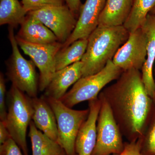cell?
<instances>
[{
	"mask_svg": "<svg viewBox=\"0 0 155 155\" xmlns=\"http://www.w3.org/2000/svg\"><path fill=\"white\" fill-rule=\"evenodd\" d=\"M44 97L55 115L58 130L57 142L67 155H77L75 140L81 125L88 117L89 109L73 110L64 104L61 100Z\"/></svg>",
	"mask_w": 155,
	"mask_h": 155,
	"instance_id": "5",
	"label": "cell"
},
{
	"mask_svg": "<svg viewBox=\"0 0 155 155\" xmlns=\"http://www.w3.org/2000/svg\"><path fill=\"white\" fill-rule=\"evenodd\" d=\"M10 138H11V135L5 124L0 121V143L2 144Z\"/></svg>",
	"mask_w": 155,
	"mask_h": 155,
	"instance_id": "27",
	"label": "cell"
},
{
	"mask_svg": "<svg viewBox=\"0 0 155 155\" xmlns=\"http://www.w3.org/2000/svg\"><path fill=\"white\" fill-rule=\"evenodd\" d=\"M153 75H154L155 78V68L154 70H153ZM154 104L155 105V91L154 93L153 96V97L152 98Z\"/></svg>",
	"mask_w": 155,
	"mask_h": 155,
	"instance_id": "29",
	"label": "cell"
},
{
	"mask_svg": "<svg viewBox=\"0 0 155 155\" xmlns=\"http://www.w3.org/2000/svg\"><path fill=\"white\" fill-rule=\"evenodd\" d=\"M82 67L80 61L56 71L45 90V97L61 100L68 88L82 77Z\"/></svg>",
	"mask_w": 155,
	"mask_h": 155,
	"instance_id": "14",
	"label": "cell"
},
{
	"mask_svg": "<svg viewBox=\"0 0 155 155\" xmlns=\"http://www.w3.org/2000/svg\"><path fill=\"white\" fill-rule=\"evenodd\" d=\"M106 1L86 0L81 7L80 14L75 29L67 41L62 45V48L67 47L78 40L88 38L98 25L100 15Z\"/></svg>",
	"mask_w": 155,
	"mask_h": 155,
	"instance_id": "11",
	"label": "cell"
},
{
	"mask_svg": "<svg viewBox=\"0 0 155 155\" xmlns=\"http://www.w3.org/2000/svg\"><path fill=\"white\" fill-rule=\"evenodd\" d=\"M22 4L28 13L46 7L64 5V0H22Z\"/></svg>",
	"mask_w": 155,
	"mask_h": 155,
	"instance_id": "23",
	"label": "cell"
},
{
	"mask_svg": "<svg viewBox=\"0 0 155 155\" xmlns=\"http://www.w3.org/2000/svg\"><path fill=\"white\" fill-rule=\"evenodd\" d=\"M18 145L10 138L0 146V155H24Z\"/></svg>",
	"mask_w": 155,
	"mask_h": 155,
	"instance_id": "25",
	"label": "cell"
},
{
	"mask_svg": "<svg viewBox=\"0 0 155 155\" xmlns=\"http://www.w3.org/2000/svg\"><path fill=\"white\" fill-rule=\"evenodd\" d=\"M7 97L8 114L4 122L24 155H29L26 132L34 114L31 98L13 84Z\"/></svg>",
	"mask_w": 155,
	"mask_h": 155,
	"instance_id": "3",
	"label": "cell"
},
{
	"mask_svg": "<svg viewBox=\"0 0 155 155\" xmlns=\"http://www.w3.org/2000/svg\"><path fill=\"white\" fill-rule=\"evenodd\" d=\"M147 37V58L141 69L142 79L148 94L153 96L155 82L153 75L155 61V16L149 14L141 26Z\"/></svg>",
	"mask_w": 155,
	"mask_h": 155,
	"instance_id": "13",
	"label": "cell"
},
{
	"mask_svg": "<svg viewBox=\"0 0 155 155\" xmlns=\"http://www.w3.org/2000/svg\"><path fill=\"white\" fill-rule=\"evenodd\" d=\"M155 7V0H134L130 15L123 26L129 32L140 28Z\"/></svg>",
	"mask_w": 155,
	"mask_h": 155,
	"instance_id": "21",
	"label": "cell"
},
{
	"mask_svg": "<svg viewBox=\"0 0 155 155\" xmlns=\"http://www.w3.org/2000/svg\"><path fill=\"white\" fill-rule=\"evenodd\" d=\"M9 38L12 53L8 64L9 80L20 91L31 98L37 97L39 79L33 61L23 58L19 51L14 28L10 26Z\"/></svg>",
	"mask_w": 155,
	"mask_h": 155,
	"instance_id": "6",
	"label": "cell"
},
{
	"mask_svg": "<svg viewBox=\"0 0 155 155\" xmlns=\"http://www.w3.org/2000/svg\"><path fill=\"white\" fill-rule=\"evenodd\" d=\"M101 107L97 122L96 144L91 155L119 154L125 148L122 134L107 101L101 94Z\"/></svg>",
	"mask_w": 155,
	"mask_h": 155,
	"instance_id": "7",
	"label": "cell"
},
{
	"mask_svg": "<svg viewBox=\"0 0 155 155\" xmlns=\"http://www.w3.org/2000/svg\"><path fill=\"white\" fill-rule=\"evenodd\" d=\"M31 101L34 110L32 120L35 125L46 135L57 142L58 130L57 119L51 106L44 97L32 98Z\"/></svg>",
	"mask_w": 155,
	"mask_h": 155,
	"instance_id": "16",
	"label": "cell"
},
{
	"mask_svg": "<svg viewBox=\"0 0 155 155\" xmlns=\"http://www.w3.org/2000/svg\"><path fill=\"white\" fill-rule=\"evenodd\" d=\"M29 126L28 136L31 142L32 155H67L57 142L38 129L32 120Z\"/></svg>",
	"mask_w": 155,
	"mask_h": 155,
	"instance_id": "18",
	"label": "cell"
},
{
	"mask_svg": "<svg viewBox=\"0 0 155 155\" xmlns=\"http://www.w3.org/2000/svg\"><path fill=\"white\" fill-rule=\"evenodd\" d=\"M28 13L18 0H0V25L14 28L25 20Z\"/></svg>",
	"mask_w": 155,
	"mask_h": 155,
	"instance_id": "20",
	"label": "cell"
},
{
	"mask_svg": "<svg viewBox=\"0 0 155 155\" xmlns=\"http://www.w3.org/2000/svg\"><path fill=\"white\" fill-rule=\"evenodd\" d=\"M113 155H143L141 152L140 141L125 142V148L122 153Z\"/></svg>",
	"mask_w": 155,
	"mask_h": 155,
	"instance_id": "26",
	"label": "cell"
},
{
	"mask_svg": "<svg viewBox=\"0 0 155 155\" xmlns=\"http://www.w3.org/2000/svg\"><path fill=\"white\" fill-rule=\"evenodd\" d=\"M67 6L74 14L80 11L81 5L80 0H66Z\"/></svg>",
	"mask_w": 155,
	"mask_h": 155,
	"instance_id": "28",
	"label": "cell"
},
{
	"mask_svg": "<svg viewBox=\"0 0 155 155\" xmlns=\"http://www.w3.org/2000/svg\"><path fill=\"white\" fill-rule=\"evenodd\" d=\"M6 86L5 80L2 72L0 75V119L1 121L5 122L8 114V108L6 107Z\"/></svg>",
	"mask_w": 155,
	"mask_h": 155,
	"instance_id": "24",
	"label": "cell"
},
{
	"mask_svg": "<svg viewBox=\"0 0 155 155\" xmlns=\"http://www.w3.org/2000/svg\"><path fill=\"white\" fill-rule=\"evenodd\" d=\"M16 37L18 45L31 58L39 70V90L41 91L45 90L56 72V56L63 44L59 41L50 44H35Z\"/></svg>",
	"mask_w": 155,
	"mask_h": 155,
	"instance_id": "8",
	"label": "cell"
},
{
	"mask_svg": "<svg viewBox=\"0 0 155 155\" xmlns=\"http://www.w3.org/2000/svg\"><path fill=\"white\" fill-rule=\"evenodd\" d=\"M89 113L81 127L75 143L77 155H91L96 144L97 122L101 107V100L98 98L88 101Z\"/></svg>",
	"mask_w": 155,
	"mask_h": 155,
	"instance_id": "12",
	"label": "cell"
},
{
	"mask_svg": "<svg viewBox=\"0 0 155 155\" xmlns=\"http://www.w3.org/2000/svg\"><path fill=\"white\" fill-rule=\"evenodd\" d=\"M16 37L35 44H50L58 41L57 37L49 28L29 14L21 24V28Z\"/></svg>",
	"mask_w": 155,
	"mask_h": 155,
	"instance_id": "15",
	"label": "cell"
},
{
	"mask_svg": "<svg viewBox=\"0 0 155 155\" xmlns=\"http://www.w3.org/2000/svg\"><path fill=\"white\" fill-rule=\"evenodd\" d=\"M147 37L141 28L130 33L129 37L119 48L112 61L123 71L141 70L147 58Z\"/></svg>",
	"mask_w": 155,
	"mask_h": 155,
	"instance_id": "10",
	"label": "cell"
},
{
	"mask_svg": "<svg viewBox=\"0 0 155 155\" xmlns=\"http://www.w3.org/2000/svg\"><path fill=\"white\" fill-rule=\"evenodd\" d=\"M28 14L36 17L49 28L62 44L67 41L77 24L75 14L64 5L46 7Z\"/></svg>",
	"mask_w": 155,
	"mask_h": 155,
	"instance_id": "9",
	"label": "cell"
},
{
	"mask_svg": "<svg viewBox=\"0 0 155 155\" xmlns=\"http://www.w3.org/2000/svg\"><path fill=\"white\" fill-rule=\"evenodd\" d=\"M100 94L109 104L122 136L128 142L141 138L155 105L145 87L140 70L123 71L116 82Z\"/></svg>",
	"mask_w": 155,
	"mask_h": 155,
	"instance_id": "1",
	"label": "cell"
},
{
	"mask_svg": "<svg viewBox=\"0 0 155 155\" xmlns=\"http://www.w3.org/2000/svg\"></svg>",
	"mask_w": 155,
	"mask_h": 155,
	"instance_id": "31",
	"label": "cell"
},
{
	"mask_svg": "<svg viewBox=\"0 0 155 155\" xmlns=\"http://www.w3.org/2000/svg\"><path fill=\"white\" fill-rule=\"evenodd\" d=\"M150 14H152V15H155V7L152 10L150 13Z\"/></svg>",
	"mask_w": 155,
	"mask_h": 155,
	"instance_id": "30",
	"label": "cell"
},
{
	"mask_svg": "<svg viewBox=\"0 0 155 155\" xmlns=\"http://www.w3.org/2000/svg\"><path fill=\"white\" fill-rule=\"evenodd\" d=\"M139 140L143 155H155V107L144 133Z\"/></svg>",
	"mask_w": 155,
	"mask_h": 155,
	"instance_id": "22",
	"label": "cell"
},
{
	"mask_svg": "<svg viewBox=\"0 0 155 155\" xmlns=\"http://www.w3.org/2000/svg\"><path fill=\"white\" fill-rule=\"evenodd\" d=\"M129 32L123 25H98L88 37L82 63V77L94 75L112 61L119 48L127 40Z\"/></svg>",
	"mask_w": 155,
	"mask_h": 155,
	"instance_id": "2",
	"label": "cell"
},
{
	"mask_svg": "<svg viewBox=\"0 0 155 155\" xmlns=\"http://www.w3.org/2000/svg\"><path fill=\"white\" fill-rule=\"evenodd\" d=\"M87 43V38L80 39L67 48H61L56 56V71L81 61L86 51Z\"/></svg>",
	"mask_w": 155,
	"mask_h": 155,
	"instance_id": "19",
	"label": "cell"
},
{
	"mask_svg": "<svg viewBox=\"0 0 155 155\" xmlns=\"http://www.w3.org/2000/svg\"><path fill=\"white\" fill-rule=\"evenodd\" d=\"M134 0H107L99 19L98 25H124L130 15Z\"/></svg>",
	"mask_w": 155,
	"mask_h": 155,
	"instance_id": "17",
	"label": "cell"
},
{
	"mask_svg": "<svg viewBox=\"0 0 155 155\" xmlns=\"http://www.w3.org/2000/svg\"><path fill=\"white\" fill-rule=\"evenodd\" d=\"M123 71L112 61H110L96 74L81 78L60 100L65 105L72 108L82 102L98 98L106 86L118 79Z\"/></svg>",
	"mask_w": 155,
	"mask_h": 155,
	"instance_id": "4",
	"label": "cell"
}]
</instances>
